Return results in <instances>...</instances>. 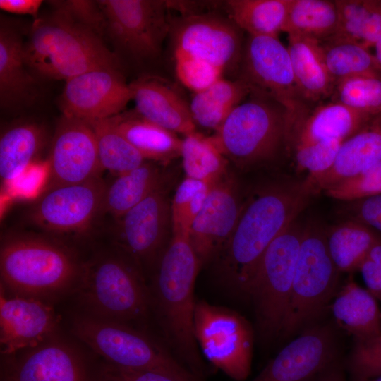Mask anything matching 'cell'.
Listing matches in <instances>:
<instances>
[{
    "label": "cell",
    "instance_id": "obj_1",
    "mask_svg": "<svg viewBox=\"0 0 381 381\" xmlns=\"http://www.w3.org/2000/svg\"><path fill=\"white\" fill-rule=\"evenodd\" d=\"M313 195L305 180L284 181L266 187L242 206L232 234L214 258L224 287L246 297L264 252L297 219Z\"/></svg>",
    "mask_w": 381,
    "mask_h": 381
},
{
    "label": "cell",
    "instance_id": "obj_2",
    "mask_svg": "<svg viewBox=\"0 0 381 381\" xmlns=\"http://www.w3.org/2000/svg\"><path fill=\"white\" fill-rule=\"evenodd\" d=\"M200 265L188 234L172 233L149 289L152 308L176 358L202 380L205 365L194 333V286Z\"/></svg>",
    "mask_w": 381,
    "mask_h": 381
},
{
    "label": "cell",
    "instance_id": "obj_3",
    "mask_svg": "<svg viewBox=\"0 0 381 381\" xmlns=\"http://www.w3.org/2000/svg\"><path fill=\"white\" fill-rule=\"evenodd\" d=\"M83 266L74 252L52 238L13 234L1 243V287L11 295L47 302L75 291Z\"/></svg>",
    "mask_w": 381,
    "mask_h": 381
},
{
    "label": "cell",
    "instance_id": "obj_4",
    "mask_svg": "<svg viewBox=\"0 0 381 381\" xmlns=\"http://www.w3.org/2000/svg\"><path fill=\"white\" fill-rule=\"evenodd\" d=\"M24 56L37 74L65 81L99 68H119L117 55L100 35L54 9L32 24Z\"/></svg>",
    "mask_w": 381,
    "mask_h": 381
},
{
    "label": "cell",
    "instance_id": "obj_5",
    "mask_svg": "<svg viewBox=\"0 0 381 381\" xmlns=\"http://www.w3.org/2000/svg\"><path fill=\"white\" fill-rule=\"evenodd\" d=\"M75 291L82 313L133 327L143 324L152 308L143 273L116 249L84 262Z\"/></svg>",
    "mask_w": 381,
    "mask_h": 381
},
{
    "label": "cell",
    "instance_id": "obj_6",
    "mask_svg": "<svg viewBox=\"0 0 381 381\" xmlns=\"http://www.w3.org/2000/svg\"><path fill=\"white\" fill-rule=\"evenodd\" d=\"M211 138L224 156L239 166L270 160L289 147L288 111L274 100L251 95Z\"/></svg>",
    "mask_w": 381,
    "mask_h": 381
},
{
    "label": "cell",
    "instance_id": "obj_7",
    "mask_svg": "<svg viewBox=\"0 0 381 381\" xmlns=\"http://www.w3.org/2000/svg\"><path fill=\"white\" fill-rule=\"evenodd\" d=\"M71 332L111 366L162 370L188 381H202L161 344L135 327L80 313L72 320Z\"/></svg>",
    "mask_w": 381,
    "mask_h": 381
},
{
    "label": "cell",
    "instance_id": "obj_8",
    "mask_svg": "<svg viewBox=\"0 0 381 381\" xmlns=\"http://www.w3.org/2000/svg\"><path fill=\"white\" fill-rule=\"evenodd\" d=\"M303 231L296 219L279 234L264 252L248 283L246 297L253 304L264 340L282 334Z\"/></svg>",
    "mask_w": 381,
    "mask_h": 381
},
{
    "label": "cell",
    "instance_id": "obj_9",
    "mask_svg": "<svg viewBox=\"0 0 381 381\" xmlns=\"http://www.w3.org/2000/svg\"><path fill=\"white\" fill-rule=\"evenodd\" d=\"M339 271L315 223L303 227L295 267L289 306L282 333L296 334L310 327L336 293Z\"/></svg>",
    "mask_w": 381,
    "mask_h": 381
},
{
    "label": "cell",
    "instance_id": "obj_10",
    "mask_svg": "<svg viewBox=\"0 0 381 381\" xmlns=\"http://www.w3.org/2000/svg\"><path fill=\"white\" fill-rule=\"evenodd\" d=\"M106 32L116 50L137 63L155 59L169 37V1L100 0Z\"/></svg>",
    "mask_w": 381,
    "mask_h": 381
},
{
    "label": "cell",
    "instance_id": "obj_11",
    "mask_svg": "<svg viewBox=\"0 0 381 381\" xmlns=\"http://www.w3.org/2000/svg\"><path fill=\"white\" fill-rule=\"evenodd\" d=\"M238 70V79L246 85L250 95L283 105L290 125L309 107L296 87L289 50L278 37L248 35Z\"/></svg>",
    "mask_w": 381,
    "mask_h": 381
},
{
    "label": "cell",
    "instance_id": "obj_12",
    "mask_svg": "<svg viewBox=\"0 0 381 381\" xmlns=\"http://www.w3.org/2000/svg\"><path fill=\"white\" fill-rule=\"evenodd\" d=\"M194 333L206 358L231 378L243 381L251 367L253 332L239 314L196 301Z\"/></svg>",
    "mask_w": 381,
    "mask_h": 381
},
{
    "label": "cell",
    "instance_id": "obj_13",
    "mask_svg": "<svg viewBox=\"0 0 381 381\" xmlns=\"http://www.w3.org/2000/svg\"><path fill=\"white\" fill-rule=\"evenodd\" d=\"M241 31L229 18L212 13L171 20L169 37L173 59L207 64L223 72L238 67L244 42Z\"/></svg>",
    "mask_w": 381,
    "mask_h": 381
},
{
    "label": "cell",
    "instance_id": "obj_14",
    "mask_svg": "<svg viewBox=\"0 0 381 381\" xmlns=\"http://www.w3.org/2000/svg\"><path fill=\"white\" fill-rule=\"evenodd\" d=\"M115 249L144 274L154 270L168 243L171 206L162 188L116 219Z\"/></svg>",
    "mask_w": 381,
    "mask_h": 381
},
{
    "label": "cell",
    "instance_id": "obj_15",
    "mask_svg": "<svg viewBox=\"0 0 381 381\" xmlns=\"http://www.w3.org/2000/svg\"><path fill=\"white\" fill-rule=\"evenodd\" d=\"M107 185L99 176L83 183L48 188L32 206L29 219L49 234L85 232L102 214Z\"/></svg>",
    "mask_w": 381,
    "mask_h": 381
},
{
    "label": "cell",
    "instance_id": "obj_16",
    "mask_svg": "<svg viewBox=\"0 0 381 381\" xmlns=\"http://www.w3.org/2000/svg\"><path fill=\"white\" fill-rule=\"evenodd\" d=\"M131 100L130 85L120 69L99 68L66 81L60 108L65 116L92 123L123 111Z\"/></svg>",
    "mask_w": 381,
    "mask_h": 381
},
{
    "label": "cell",
    "instance_id": "obj_17",
    "mask_svg": "<svg viewBox=\"0 0 381 381\" xmlns=\"http://www.w3.org/2000/svg\"><path fill=\"white\" fill-rule=\"evenodd\" d=\"M49 188L83 183L102 171L95 133L86 121L62 116L53 137L48 161Z\"/></svg>",
    "mask_w": 381,
    "mask_h": 381
},
{
    "label": "cell",
    "instance_id": "obj_18",
    "mask_svg": "<svg viewBox=\"0 0 381 381\" xmlns=\"http://www.w3.org/2000/svg\"><path fill=\"white\" fill-rule=\"evenodd\" d=\"M337 361L332 327L315 325L285 346L252 381H312Z\"/></svg>",
    "mask_w": 381,
    "mask_h": 381
},
{
    "label": "cell",
    "instance_id": "obj_19",
    "mask_svg": "<svg viewBox=\"0 0 381 381\" xmlns=\"http://www.w3.org/2000/svg\"><path fill=\"white\" fill-rule=\"evenodd\" d=\"M59 317L46 301L6 295L1 287V353L11 357L52 337Z\"/></svg>",
    "mask_w": 381,
    "mask_h": 381
},
{
    "label": "cell",
    "instance_id": "obj_20",
    "mask_svg": "<svg viewBox=\"0 0 381 381\" xmlns=\"http://www.w3.org/2000/svg\"><path fill=\"white\" fill-rule=\"evenodd\" d=\"M8 358L4 381H97L83 356L54 335L20 356Z\"/></svg>",
    "mask_w": 381,
    "mask_h": 381
},
{
    "label": "cell",
    "instance_id": "obj_21",
    "mask_svg": "<svg viewBox=\"0 0 381 381\" xmlns=\"http://www.w3.org/2000/svg\"><path fill=\"white\" fill-rule=\"evenodd\" d=\"M241 207L232 179L224 177L211 187L188 232L201 264L214 259L225 246L236 226Z\"/></svg>",
    "mask_w": 381,
    "mask_h": 381
},
{
    "label": "cell",
    "instance_id": "obj_22",
    "mask_svg": "<svg viewBox=\"0 0 381 381\" xmlns=\"http://www.w3.org/2000/svg\"><path fill=\"white\" fill-rule=\"evenodd\" d=\"M375 117L331 100L309 106L291 126L289 147L294 148L330 139L344 141Z\"/></svg>",
    "mask_w": 381,
    "mask_h": 381
},
{
    "label": "cell",
    "instance_id": "obj_23",
    "mask_svg": "<svg viewBox=\"0 0 381 381\" xmlns=\"http://www.w3.org/2000/svg\"><path fill=\"white\" fill-rule=\"evenodd\" d=\"M129 85L134 109L140 116L175 133L195 132L189 104L164 79L143 75Z\"/></svg>",
    "mask_w": 381,
    "mask_h": 381
},
{
    "label": "cell",
    "instance_id": "obj_24",
    "mask_svg": "<svg viewBox=\"0 0 381 381\" xmlns=\"http://www.w3.org/2000/svg\"><path fill=\"white\" fill-rule=\"evenodd\" d=\"M20 28L1 17L0 23V104L4 110H17L37 97L35 78L28 70ZM30 69V68H29Z\"/></svg>",
    "mask_w": 381,
    "mask_h": 381
},
{
    "label": "cell",
    "instance_id": "obj_25",
    "mask_svg": "<svg viewBox=\"0 0 381 381\" xmlns=\"http://www.w3.org/2000/svg\"><path fill=\"white\" fill-rule=\"evenodd\" d=\"M381 162V115L345 140L332 167L304 179L315 194Z\"/></svg>",
    "mask_w": 381,
    "mask_h": 381
},
{
    "label": "cell",
    "instance_id": "obj_26",
    "mask_svg": "<svg viewBox=\"0 0 381 381\" xmlns=\"http://www.w3.org/2000/svg\"><path fill=\"white\" fill-rule=\"evenodd\" d=\"M287 49L302 100L311 106L330 99L334 86L322 59L316 41L288 35Z\"/></svg>",
    "mask_w": 381,
    "mask_h": 381
},
{
    "label": "cell",
    "instance_id": "obj_27",
    "mask_svg": "<svg viewBox=\"0 0 381 381\" xmlns=\"http://www.w3.org/2000/svg\"><path fill=\"white\" fill-rule=\"evenodd\" d=\"M107 120L145 159L167 162L181 155L182 140L175 133L150 121L135 109Z\"/></svg>",
    "mask_w": 381,
    "mask_h": 381
},
{
    "label": "cell",
    "instance_id": "obj_28",
    "mask_svg": "<svg viewBox=\"0 0 381 381\" xmlns=\"http://www.w3.org/2000/svg\"><path fill=\"white\" fill-rule=\"evenodd\" d=\"M376 298L353 281L341 289L332 310L338 323L356 340L367 341L381 337V312Z\"/></svg>",
    "mask_w": 381,
    "mask_h": 381
},
{
    "label": "cell",
    "instance_id": "obj_29",
    "mask_svg": "<svg viewBox=\"0 0 381 381\" xmlns=\"http://www.w3.org/2000/svg\"><path fill=\"white\" fill-rule=\"evenodd\" d=\"M46 140L40 124L23 122L6 129L0 138V177L7 185L13 183L33 164Z\"/></svg>",
    "mask_w": 381,
    "mask_h": 381
},
{
    "label": "cell",
    "instance_id": "obj_30",
    "mask_svg": "<svg viewBox=\"0 0 381 381\" xmlns=\"http://www.w3.org/2000/svg\"><path fill=\"white\" fill-rule=\"evenodd\" d=\"M161 170L154 164L144 162L140 167L116 176L107 185L102 214L117 219L155 190L162 188Z\"/></svg>",
    "mask_w": 381,
    "mask_h": 381
},
{
    "label": "cell",
    "instance_id": "obj_31",
    "mask_svg": "<svg viewBox=\"0 0 381 381\" xmlns=\"http://www.w3.org/2000/svg\"><path fill=\"white\" fill-rule=\"evenodd\" d=\"M329 255L339 272L358 270L370 249L381 242V234L349 219L325 229Z\"/></svg>",
    "mask_w": 381,
    "mask_h": 381
},
{
    "label": "cell",
    "instance_id": "obj_32",
    "mask_svg": "<svg viewBox=\"0 0 381 381\" xmlns=\"http://www.w3.org/2000/svg\"><path fill=\"white\" fill-rule=\"evenodd\" d=\"M248 95V88L241 80L223 78L194 93L189 106L195 126L217 131Z\"/></svg>",
    "mask_w": 381,
    "mask_h": 381
},
{
    "label": "cell",
    "instance_id": "obj_33",
    "mask_svg": "<svg viewBox=\"0 0 381 381\" xmlns=\"http://www.w3.org/2000/svg\"><path fill=\"white\" fill-rule=\"evenodd\" d=\"M291 0H229V18L248 35L278 37L284 31Z\"/></svg>",
    "mask_w": 381,
    "mask_h": 381
},
{
    "label": "cell",
    "instance_id": "obj_34",
    "mask_svg": "<svg viewBox=\"0 0 381 381\" xmlns=\"http://www.w3.org/2000/svg\"><path fill=\"white\" fill-rule=\"evenodd\" d=\"M318 43L324 64L335 83L354 76H381L375 55L360 42L331 37Z\"/></svg>",
    "mask_w": 381,
    "mask_h": 381
},
{
    "label": "cell",
    "instance_id": "obj_35",
    "mask_svg": "<svg viewBox=\"0 0 381 381\" xmlns=\"http://www.w3.org/2000/svg\"><path fill=\"white\" fill-rule=\"evenodd\" d=\"M337 27L335 1L291 0L283 32L288 35L322 42L334 36Z\"/></svg>",
    "mask_w": 381,
    "mask_h": 381
},
{
    "label": "cell",
    "instance_id": "obj_36",
    "mask_svg": "<svg viewBox=\"0 0 381 381\" xmlns=\"http://www.w3.org/2000/svg\"><path fill=\"white\" fill-rule=\"evenodd\" d=\"M180 156L186 177L214 185L226 176L227 159L211 137L196 131L185 135Z\"/></svg>",
    "mask_w": 381,
    "mask_h": 381
},
{
    "label": "cell",
    "instance_id": "obj_37",
    "mask_svg": "<svg viewBox=\"0 0 381 381\" xmlns=\"http://www.w3.org/2000/svg\"><path fill=\"white\" fill-rule=\"evenodd\" d=\"M89 123L95 133L102 171L116 176L145 162L142 155L107 119Z\"/></svg>",
    "mask_w": 381,
    "mask_h": 381
},
{
    "label": "cell",
    "instance_id": "obj_38",
    "mask_svg": "<svg viewBox=\"0 0 381 381\" xmlns=\"http://www.w3.org/2000/svg\"><path fill=\"white\" fill-rule=\"evenodd\" d=\"M329 100L373 116L381 115V76L359 75L337 82Z\"/></svg>",
    "mask_w": 381,
    "mask_h": 381
},
{
    "label": "cell",
    "instance_id": "obj_39",
    "mask_svg": "<svg viewBox=\"0 0 381 381\" xmlns=\"http://www.w3.org/2000/svg\"><path fill=\"white\" fill-rule=\"evenodd\" d=\"M332 198L354 201L381 194V162L325 190Z\"/></svg>",
    "mask_w": 381,
    "mask_h": 381
},
{
    "label": "cell",
    "instance_id": "obj_40",
    "mask_svg": "<svg viewBox=\"0 0 381 381\" xmlns=\"http://www.w3.org/2000/svg\"><path fill=\"white\" fill-rule=\"evenodd\" d=\"M343 142L339 139H330L294 147L296 168L308 171L309 174L327 170L333 164Z\"/></svg>",
    "mask_w": 381,
    "mask_h": 381
},
{
    "label": "cell",
    "instance_id": "obj_41",
    "mask_svg": "<svg viewBox=\"0 0 381 381\" xmlns=\"http://www.w3.org/2000/svg\"><path fill=\"white\" fill-rule=\"evenodd\" d=\"M335 3L338 11V27L332 37L360 42L361 29L373 8L374 0H335Z\"/></svg>",
    "mask_w": 381,
    "mask_h": 381
},
{
    "label": "cell",
    "instance_id": "obj_42",
    "mask_svg": "<svg viewBox=\"0 0 381 381\" xmlns=\"http://www.w3.org/2000/svg\"><path fill=\"white\" fill-rule=\"evenodd\" d=\"M348 366L358 380L381 376V337L367 341L356 340Z\"/></svg>",
    "mask_w": 381,
    "mask_h": 381
},
{
    "label": "cell",
    "instance_id": "obj_43",
    "mask_svg": "<svg viewBox=\"0 0 381 381\" xmlns=\"http://www.w3.org/2000/svg\"><path fill=\"white\" fill-rule=\"evenodd\" d=\"M52 9L60 11L75 21L84 25L102 37L106 32V19L98 1H49Z\"/></svg>",
    "mask_w": 381,
    "mask_h": 381
},
{
    "label": "cell",
    "instance_id": "obj_44",
    "mask_svg": "<svg viewBox=\"0 0 381 381\" xmlns=\"http://www.w3.org/2000/svg\"><path fill=\"white\" fill-rule=\"evenodd\" d=\"M174 61L175 73L179 81L195 93L222 78L224 72L207 64L184 59Z\"/></svg>",
    "mask_w": 381,
    "mask_h": 381
},
{
    "label": "cell",
    "instance_id": "obj_45",
    "mask_svg": "<svg viewBox=\"0 0 381 381\" xmlns=\"http://www.w3.org/2000/svg\"><path fill=\"white\" fill-rule=\"evenodd\" d=\"M212 186L213 185L188 177H186L179 184L171 205L172 233L179 229L184 212L196 195L202 189Z\"/></svg>",
    "mask_w": 381,
    "mask_h": 381
},
{
    "label": "cell",
    "instance_id": "obj_46",
    "mask_svg": "<svg viewBox=\"0 0 381 381\" xmlns=\"http://www.w3.org/2000/svg\"><path fill=\"white\" fill-rule=\"evenodd\" d=\"M97 381H188L174 374L157 370H126L109 365L104 368Z\"/></svg>",
    "mask_w": 381,
    "mask_h": 381
},
{
    "label": "cell",
    "instance_id": "obj_47",
    "mask_svg": "<svg viewBox=\"0 0 381 381\" xmlns=\"http://www.w3.org/2000/svg\"><path fill=\"white\" fill-rule=\"evenodd\" d=\"M345 207L349 219L361 222L381 234V194L349 202Z\"/></svg>",
    "mask_w": 381,
    "mask_h": 381
},
{
    "label": "cell",
    "instance_id": "obj_48",
    "mask_svg": "<svg viewBox=\"0 0 381 381\" xmlns=\"http://www.w3.org/2000/svg\"><path fill=\"white\" fill-rule=\"evenodd\" d=\"M381 41V1L374 0L373 8L361 32L360 43L367 49Z\"/></svg>",
    "mask_w": 381,
    "mask_h": 381
},
{
    "label": "cell",
    "instance_id": "obj_49",
    "mask_svg": "<svg viewBox=\"0 0 381 381\" xmlns=\"http://www.w3.org/2000/svg\"><path fill=\"white\" fill-rule=\"evenodd\" d=\"M367 290L381 301V265L366 258L358 267Z\"/></svg>",
    "mask_w": 381,
    "mask_h": 381
},
{
    "label": "cell",
    "instance_id": "obj_50",
    "mask_svg": "<svg viewBox=\"0 0 381 381\" xmlns=\"http://www.w3.org/2000/svg\"><path fill=\"white\" fill-rule=\"evenodd\" d=\"M41 0H0V8L8 13L37 16Z\"/></svg>",
    "mask_w": 381,
    "mask_h": 381
},
{
    "label": "cell",
    "instance_id": "obj_51",
    "mask_svg": "<svg viewBox=\"0 0 381 381\" xmlns=\"http://www.w3.org/2000/svg\"><path fill=\"white\" fill-rule=\"evenodd\" d=\"M312 381H346V380L342 367L337 361Z\"/></svg>",
    "mask_w": 381,
    "mask_h": 381
},
{
    "label": "cell",
    "instance_id": "obj_52",
    "mask_svg": "<svg viewBox=\"0 0 381 381\" xmlns=\"http://www.w3.org/2000/svg\"><path fill=\"white\" fill-rule=\"evenodd\" d=\"M367 258L381 265V242L370 249Z\"/></svg>",
    "mask_w": 381,
    "mask_h": 381
},
{
    "label": "cell",
    "instance_id": "obj_53",
    "mask_svg": "<svg viewBox=\"0 0 381 381\" xmlns=\"http://www.w3.org/2000/svg\"><path fill=\"white\" fill-rule=\"evenodd\" d=\"M375 54H374L376 60L381 68V41L377 42L375 46Z\"/></svg>",
    "mask_w": 381,
    "mask_h": 381
},
{
    "label": "cell",
    "instance_id": "obj_54",
    "mask_svg": "<svg viewBox=\"0 0 381 381\" xmlns=\"http://www.w3.org/2000/svg\"><path fill=\"white\" fill-rule=\"evenodd\" d=\"M358 381H381V376L375 377V378H373V379L358 380Z\"/></svg>",
    "mask_w": 381,
    "mask_h": 381
}]
</instances>
